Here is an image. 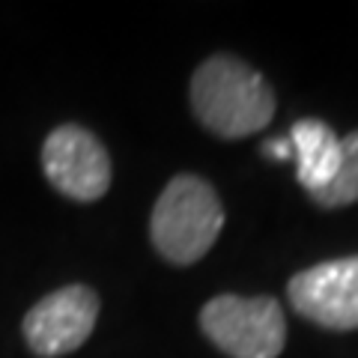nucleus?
<instances>
[{
    "label": "nucleus",
    "mask_w": 358,
    "mask_h": 358,
    "mask_svg": "<svg viewBox=\"0 0 358 358\" xmlns=\"http://www.w3.org/2000/svg\"><path fill=\"white\" fill-rule=\"evenodd\" d=\"M194 117L218 138H245L263 131L275 117V93L245 60L215 54L192 75Z\"/></svg>",
    "instance_id": "nucleus-1"
},
{
    "label": "nucleus",
    "mask_w": 358,
    "mask_h": 358,
    "mask_svg": "<svg viewBox=\"0 0 358 358\" xmlns=\"http://www.w3.org/2000/svg\"><path fill=\"white\" fill-rule=\"evenodd\" d=\"M224 227L218 192L194 173H179L164 185L150 218V239L164 260L176 266L197 263Z\"/></svg>",
    "instance_id": "nucleus-2"
},
{
    "label": "nucleus",
    "mask_w": 358,
    "mask_h": 358,
    "mask_svg": "<svg viewBox=\"0 0 358 358\" xmlns=\"http://www.w3.org/2000/svg\"><path fill=\"white\" fill-rule=\"evenodd\" d=\"M200 329L230 358H278L287 343L284 308L272 296H215L200 310Z\"/></svg>",
    "instance_id": "nucleus-3"
},
{
    "label": "nucleus",
    "mask_w": 358,
    "mask_h": 358,
    "mask_svg": "<svg viewBox=\"0 0 358 358\" xmlns=\"http://www.w3.org/2000/svg\"><path fill=\"white\" fill-rule=\"evenodd\" d=\"M99 296L84 284H69L39 299L21 322L24 341L39 358L69 355L93 334Z\"/></svg>",
    "instance_id": "nucleus-4"
},
{
    "label": "nucleus",
    "mask_w": 358,
    "mask_h": 358,
    "mask_svg": "<svg viewBox=\"0 0 358 358\" xmlns=\"http://www.w3.org/2000/svg\"><path fill=\"white\" fill-rule=\"evenodd\" d=\"M42 171L60 194L93 203L110 185V159L102 141L84 126H60L42 143Z\"/></svg>",
    "instance_id": "nucleus-5"
},
{
    "label": "nucleus",
    "mask_w": 358,
    "mask_h": 358,
    "mask_svg": "<svg viewBox=\"0 0 358 358\" xmlns=\"http://www.w3.org/2000/svg\"><path fill=\"white\" fill-rule=\"evenodd\" d=\"M287 293L296 313L317 322L320 329H358V254L317 263L293 275Z\"/></svg>",
    "instance_id": "nucleus-6"
},
{
    "label": "nucleus",
    "mask_w": 358,
    "mask_h": 358,
    "mask_svg": "<svg viewBox=\"0 0 358 358\" xmlns=\"http://www.w3.org/2000/svg\"><path fill=\"white\" fill-rule=\"evenodd\" d=\"M289 143L296 155V176L308 194L326 188L341 164V138L317 117H305L289 129Z\"/></svg>",
    "instance_id": "nucleus-7"
},
{
    "label": "nucleus",
    "mask_w": 358,
    "mask_h": 358,
    "mask_svg": "<svg viewBox=\"0 0 358 358\" xmlns=\"http://www.w3.org/2000/svg\"><path fill=\"white\" fill-rule=\"evenodd\" d=\"M313 203L334 209V206H350L358 200V129L350 131L346 138L341 141V164H338V173L334 179L320 188V192L310 194Z\"/></svg>",
    "instance_id": "nucleus-8"
},
{
    "label": "nucleus",
    "mask_w": 358,
    "mask_h": 358,
    "mask_svg": "<svg viewBox=\"0 0 358 358\" xmlns=\"http://www.w3.org/2000/svg\"><path fill=\"white\" fill-rule=\"evenodd\" d=\"M263 152L272 155V159H278V162H287V159H293V143H289V138L266 141V143H263Z\"/></svg>",
    "instance_id": "nucleus-9"
}]
</instances>
